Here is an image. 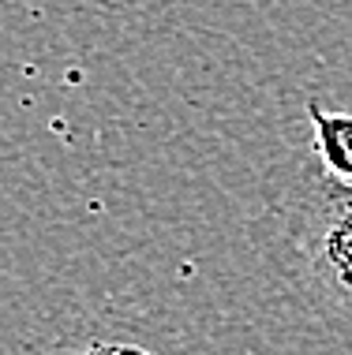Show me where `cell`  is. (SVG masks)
<instances>
[{"label": "cell", "instance_id": "cell-1", "mask_svg": "<svg viewBox=\"0 0 352 355\" xmlns=\"http://www.w3.org/2000/svg\"><path fill=\"white\" fill-rule=\"evenodd\" d=\"M266 220H274V266L296 300L352 348V187L330 180L308 146L281 172Z\"/></svg>", "mask_w": 352, "mask_h": 355}, {"label": "cell", "instance_id": "cell-3", "mask_svg": "<svg viewBox=\"0 0 352 355\" xmlns=\"http://www.w3.org/2000/svg\"><path fill=\"white\" fill-rule=\"evenodd\" d=\"M311 153L330 180L352 187V112L326 109L322 101H308Z\"/></svg>", "mask_w": 352, "mask_h": 355}, {"label": "cell", "instance_id": "cell-2", "mask_svg": "<svg viewBox=\"0 0 352 355\" xmlns=\"http://www.w3.org/2000/svg\"><path fill=\"white\" fill-rule=\"evenodd\" d=\"M15 355H195L169 314L128 300H87L49 314Z\"/></svg>", "mask_w": 352, "mask_h": 355}]
</instances>
